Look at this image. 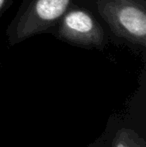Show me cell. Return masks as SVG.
I'll return each instance as SVG.
<instances>
[{
    "mask_svg": "<svg viewBox=\"0 0 146 147\" xmlns=\"http://www.w3.org/2000/svg\"><path fill=\"white\" fill-rule=\"evenodd\" d=\"M70 0H35L19 22L21 37L44 30L58 20L66 11Z\"/></svg>",
    "mask_w": 146,
    "mask_h": 147,
    "instance_id": "obj_1",
    "label": "cell"
},
{
    "mask_svg": "<svg viewBox=\"0 0 146 147\" xmlns=\"http://www.w3.org/2000/svg\"><path fill=\"white\" fill-rule=\"evenodd\" d=\"M61 34L67 40L88 45H98L103 41V31L91 15L82 10H71L65 15Z\"/></svg>",
    "mask_w": 146,
    "mask_h": 147,
    "instance_id": "obj_2",
    "label": "cell"
},
{
    "mask_svg": "<svg viewBox=\"0 0 146 147\" xmlns=\"http://www.w3.org/2000/svg\"><path fill=\"white\" fill-rule=\"evenodd\" d=\"M116 24L124 33L130 35L135 40H145L146 16L142 9L131 3L118 5L115 11Z\"/></svg>",
    "mask_w": 146,
    "mask_h": 147,
    "instance_id": "obj_3",
    "label": "cell"
},
{
    "mask_svg": "<svg viewBox=\"0 0 146 147\" xmlns=\"http://www.w3.org/2000/svg\"><path fill=\"white\" fill-rule=\"evenodd\" d=\"M5 3H6V0H0V10L3 8V6L5 5Z\"/></svg>",
    "mask_w": 146,
    "mask_h": 147,
    "instance_id": "obj_4",
    "label": "cell"
},
{
    "mask_svg": "<svg viewBox=\"0 0 146 147\" xmlns=\"http://www.w3.org/2000/svg\"><path fill=\"white\" fill-rule=\"evenodd\" d=\"M118 147H126V146H124V145H119Z\"/></svg>",
    "mask_w": 146,
    "mask_h": 147,
    "instance_id": "obj_5",
    "label": "cell"
}]
</instances>
